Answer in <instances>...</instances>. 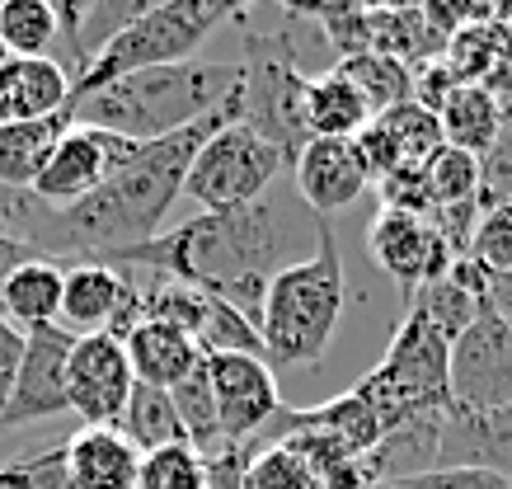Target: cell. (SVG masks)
Returning a JSON list of instances; mask_svg holds the SVG:
<instances>
[{
  "instance_id": "obj_1",
  "label": "cell",
  "mask_w": 512,
  "mask_h": 489,
  "mask_svg": "<svg viewBox=\"0 0 512 489\" xmlns=\"http://www.w3.org/2000/svg\"><path fill=\"white\" fill-rule=\"evenodd\" d=\"M282 231L268 203L231 207V212H198L193 221L141 240L132 250H118L99 264L109 269H151L156 278H174L198 287L207 297L231 301L259 325L264 292L278 273Z\"/></svg>"
},
{
  "instance_id": "obj_2",
  "label": "cell",
  "mask_w": 512,
  "mask_h": 489,
  "mask_svg": "<svg viewBox=\"0 0 512 489\" xmlns=\"http://www.w3.org/2000/svg\"><path fill=\"white\" fill-rule=\"evenodd\" d=\"M240 90V66L226 62H179L151 66L113 80L94 95L71 99V118L85 127L118 132L127 142H160L179 127L217 113Z\"/></svg>"
},
{
  "instance_id": "obj_3",
  "label": "cell",
  "mask_w": 512,
  "mask_h": 489,
  "mask_svg": "<svg viewBox=\"0 0 512 489\" xmlns=\"http://www.w3.org/2000/svg\"><path fill=\"white\" fill-rule=\"evenodd\" d=\"M343 254L329 221L315 217V254L273 273L259 311L268 367H315L329 353L343 320Z\"/></svg>"
},
{
  "instance_id": "obj_4",
  "label": "cell",
  "mask_w": 512,
  "mask_h": 489,
  "mask_svg": "<svg viewBox=\"0 0 512 489\" xmlns=\"http://www.w3.org/2000/svg\"><path fill=\"white\" fill-rule=\"evenodd\" d=\"M353 391L372 405L381 428L447 414L451 410V339L423 311L409 306L386 348V358L357 381Z\"/></svg>"
},
{
  "instance_id": "obj_5",
  "label": "cell",
  "mask_w": 512,
  "mask_h": 489,
  "mask_svg": "<svg viewBox=\"0 0 512 489\" xmlns=\"http://www.w3.org/2000/svg\"><path fill=\"white\" fill-rule=\"evenodd\" d=\"M306 85L301 76V43H296V15H282V29L249 33L245 62H240V123L278 146L282 160L296 165L301 146L311 142L306 127Z\"/></svg>"
},
{
  "instance_id": "obj_6",
  "label": "cell",
  "mask_w": 512,
  "mask_h": 489,
  "mask_svg": "<svg viewBox=\"0 0 512 489\" xmlns=\"http://www.w3.org/2000/svg\"><path fill=\"white\" fill-rule=\"evenodd\" d=\"M226 19H235V5H226V0H165V5H146L109 48L85 66V76L71 85V99L94 95V90H104L113 80L132 76V71L193 62V52Z\"/></svg>"
},
{
  "instance_id": "obj_7",
  "label": "cell",
  "mask_w": 512,
  "mask_h": 489,
  "mask_svg": "<svg viewBox=\"0 0 512 489\" xmlns=\"http://www.w3.org/2000/svg\"><path fill=\"white\" fill-rule=\"evenodd\" d=\"M282 165L287 160H282L278 146L254 137L245 123H231L198 151L184 179V193L202 212H231V207L264 203V189L278 179Z\"/></svg>"
},
{
  "instance_id": "obj_8",
  "label": "cell",
  "mask_w": 512,
  "mask_h": 489,
  "mask_svg": "<svg viewBox=\"0 0 512 489\" xmlns=\"http://www.w3.org/2000/svg\"><path fill=\"white\" fill-rule=\"evenodd\" d=\"M503 405H512V330L484 301L451 344V410L489 414Z\"/></svg>"
},
{
  "instance_id": "obj_9",
  "label": "cell",
  "mask_w": 512,
  "mask_h": 489,
  "mask_svg": "<svg viewBox=\"0 0 512 489\" xmlns=\"http://www.w3.org/2000/svg\"><path fill=\"white\" fill-rule=\"evenodd\" d=\"M137 151H141V142H127V137H118V132L71 123V132L57 142L52 160H47L43 174H38L33 198H43L47 207L80 203V198H90L99 184H109L113 174L123 170Z\"/></svg>"
},
{
  "instance_id": "obj_10",
  "label": "cell",
  "mask_w": 512,
  "mask_h": 489,
  "mask_svg": "<svg viewBox=\"0 0 512 489\" xmlns=\"http://www.w3.org/2000/svg\"><path fill=\"white\" fill-rule=\"evenodd\" d=\"M207 377H212L221 438L226 442H259L268 433V424L282 414L278 372L268 367V358L221 353V358H207Z\"/></svg>"
},
{
  "instance_id": "obj_11",
  "label": "cell",
  "mask_w": 512,
  "mask_h": 489,
  "mask_svg": "<svg viewBox=\"0 0 512 489\" xmlns=\"http://www.w3.org/2000/svg\"><path fill=\"white\" fill-rule=\"evenodd\" d=\"M137 377L127 367L123 339L113 334H80L66 363V405L85 428H113L123 414Z\"/></svg>"
},
{
  "instance_id": "obj_12",
  "label": "cell",
  "mask_w": 512,
  "mask_h": 489,
  "mask_svg": "<svg viewBox=\"0 0 512 489\" xmlns=\"http://www.w3.org/2000/svg\"><path fill=\"white\" fill-rule=\"evenodd\" d=\"M367 250L381 269L395 278L404 306L414 301L423 283H433L456 264L451 245L442 240L437 221L423 217H404V212H376L372 226H367Z\"/></svg>"
},
{
  "instance_id": "obj_13",
  "label": "cell",
  "mask_w": 512,
  "mask_h": 489,
  "mask_svg": "<svg viewBox=\"0 0 512 489\" xmlns=\"http://www.w3.org/2000/svg\"><path fill=\"white\" fill-rule=\"evenodd\" d=\"M71 348L76 334H66L62 325H43V330L24 334V358H19V377L15 395H10V410H5V428H24L38 419H57L71 414L66 405V363H71Z\"/></svg>"
},
{
  "instance_id": "obj_14",
  "label": "cell",
  "mask_w": 512,
  "mask_h": 489,
  "mask_svg": "<svg viewBox=\"0 0 512 489\" xmlns=\"http://www.w3.org/2000/svg\"><path fill=\"white\" fill-rule=\"evenodd\" d=\"M357 156L372 174V184H381L386 174L395 170H419L442 151V127H437V113H428L423 104H400L390 113H376L372 123L353 137Z\"/></svg>"
},
{
  "instance_id": "obj_15",
  "label": "cell",
  "mask_w": 512,
  "mask_h": 489,
  "mask_svg": "<svg viewBox=\"0 0 512 489\" xmlns=\"http://www.w3.org/2000/svg\"><path fill=\"white\" fill-rule=\"evenodd\" d=\"M296 193L301 203L311 207L320 221H329L334 212H343L348 203H357L362 193L372 189V174L362 165L353 142L339 137H311L296 156Z\"/></svg>"
},
{
  "instance_id": "obj_16",
  "label": "cell",
  "mask_w": 512,
  "mask_h": 489,
  "mask_svg": "<svg viewBox=\"0 0 512 489\" xmlns=\"http://www.w3.org/2000/svg\"><path fill=\"white\" fill-rule=\"evenodd\" d=\"M137 306V287L127 278V269H109V264H71L62 287V325L66 334H109L118 330V320Z\"/></svg>"
},
{
  "instance_id": "obj_17",
  "label": "cell",
  "mask_w": 512,
  "mask_h": 489,
  "mask_svg": "<svg viewBox=\"0 0 512 489\" xmlns=\"http://www.w3.org/2000/svg\"><path fill=\"white\" fill-rule=\"evenodd\" d=\"M447 466H484L512 480V405L489 414L447 410L437 438V471Z\"/></svg>"
},
{
  "instance_id": "obj_18",
  "label": "cell",
  "mask_w": 512,
  "mask_h": 489,
  "mask_svg": "<svg viewBox=\"0 0 512 489\" xmlns=\"http://www.w3.org/2000/svg\"><path fill=\"white\" fill-rule=\"evenodd\" d=\"M71 109V76L57 57H15L0 76V123H33Z\"/></svg>"
},
{
  "instance_id": "obj_19",
  "label": "cell",
  "mask_w": 512,
  "mask_h": 489,
  "mask_svg": "<svg viewBox=\"0 0 512 489\" xmlns=\"http://www.w3.org/2000/svg\"><path fill=\"white\" fill-rule=\"evenodd\" d=\"M141 452L118 428H80L66 438L71 489H137Z\"/></svg>"
},
{
  "instance_id": "obj_20",
  "label": "cell",
  "mask_w": 512,
  "mask_h": 489,
  "mask_svg": "<svg viewBox=\"0 0 512 489\" xmlns=\"http://www.w3.org/2000/svg\"><path fill=\"white\" fill-rule=\"evenodd\" d=\"M123 353H127L132 377H137L141 386H160V391H174V386L202 363L198 344H193L184 330L160 325V320H137V325L123 334Z\"/></svg>"
},
{
  "instance_id": "obj_21",
  "label": "cell",
  "mask_w": 512,
  "mask_h": 489,
  "mask_svg": "<svg viewBox=\"0 0 512 489\" xmlns=\"http://www.w3.org/2000/svg\"><path fill=\"white\" fill-rule=\"evenodd\" d=\"M437 438H442V414L386 428L381 442L362 457V466H367V475H372V489L404 485V480H414V475L437 471Z\"/></svg>"
},
{
  "instance_id": "obj_22",
  "label": "cell",
  "mask_w": 512,
  "mask_h": 489,
  "mask_svg": "<svg viewBox=\"0 0 512 489\" xmlns=\"http://www.w3.org/2000/svg\"><path fill=\"white\" fill-rule=\"evenodd\" d=\"M71 113H52V118H33V123H0V184L5 189L33 193L43 165L52 160L57 142L71 132Z\"/></svg>"
},
{
  "instance_id": "obj_23",
  "label": "cell",
  "mask_w": 512,
  "mask_h": 489,
  "mask_svg": "<svg viewBox=\"0 0 512 489\" xmlns=\"http://www.w3.org/2000/svg\"><path fill=\"white\" fill-rule=\"evenodd\" d=\"M62 287H66L62 259H47V254L29 259V264L15 269V278L5 283V297H0L5 320H10L19 334L57 325V316H62Z\"/></svg>"
},
{
  "instance_id": "obj_24",
  "label": "cell",
  "mask_w": 512,
  "mask_h": 489,
  "mask_svg": "<svg viewBox=\"0 0 512 489\" xmlns=\"http://www.w3.org/2000/svg\"><path fill=\"white\" fill-rule=\"evenodd\" d=\"M372 10V5H367ZM372 52H386L409 71H419L428 62H442L447 38H437L423 5H376L372 10Z\"/></svg>"
},
{
  "instance_id": "obj_25",
  "label": "cell",
  "mask_w": 512,
  "mask_h": 489,
  "mask_svg": "<svg viewBox=\"0 0 512 489\" xmlns=\"http://www.w3.org/2000/svg\"><path fill=\"white\" fill-rule=\"evenodd\" d=\"M367 123H372V104L362 99V90L343 76L339 66L306 85V127H311V137L353 142Z\"/></svg>"
},
{
  "instance_id": "obj_26",
  "label": "cell",
  "mask_w": 512,
  "mask_h": 489,
  "mask_svg": "<svg viewBox=\"0 0 512 489\" xmlns=\"http://www.w3.org/2000/svg\"><path fill=\"white\" fill-rule=\"evenodd\" d=\"M437 127H442V146H456L466 156H484L498 142V99L484 85H456L447 95V104L437 109Z\"/></svg>"
},
{
  "instance_id": "obj_27",
  "label": "cell",
  "mask_w": 512,
  "mask_h": 489,
  "mask_svg": "<svg viewBox=\"0 0 512 489\" xmlns=\"http://www.w3.org/2000/svg\"><path fill=\"white\" fill-rule=\"evenodd\" d=\"M113 428L137 447L141 457H146V452H160V447H174V442H188L170 391L141 386V381L132 386V395H127V405H123V414H118V424Z\"/></svg>"
},
{
  "instance_id": "obj_28",
  "label": "cell",
  "mask_w": 512,
  "mask_h": 489,
  "mask_svg": "<svg viewBox=\"0 0 512 489\" xmlns=\"http://www.w3.org/2000/svg\"><path fill=\"white\" fill-rule=\"evenodd\" d=\"M423 184L433 193L437 217H480V212H475L480 156H466V151H456V146H442V151L423 165Z\"/></svg>"
},
{
  "instance_id": "obj_29",
  "label": "cell",
  "mask_w": 512,
  "mask_h": 489,
  "mask_svg": "<svg viewBox=\"0 0 512 489\" xmlns=\"http://www.w3.org/2000/svg\"><path fill=\"white\" fill-rule=\"evenodd\" d=\"M170 400H174V410H179V424H184L188 447H193L198 457H217L221 447H226V438H221L217 395H212V377H207V358L174 386Z\"/></svg>"
},
{
  "instance_id": "obj_30",
  "label": "cell",
  "mask_w": 512,
  "mask_h": 489,
  "mask_svg": "<svg viewBox=\"0 0 512 489\" xmlns=\"http://www.w3.org/2000/svg\"><path fill=\"white\" fill-rule=\"evenodd\" d=\"M62 19L52 0H0V43L15 57H52Z\"/></svg>"
},
{
  "instance_id": "obj_31",
  "label": "cell",
  "mask_w": 512,
  "mask_h": 489,
  "mask_svg": "<svg viewBox=\"0 0 512 489\" xmlns=\"http://www.w3.org/2000/svg\"><path fill=\"white\" fill-rule=\"evenodd\" d=\"M339 71L353 80L357 90H362V99L372 104V118L376 113L400 109V104L414 99V71H409L404 62H395V57H386V52L348 57V62H339Z\"/></svg>"
},
{
  "instance_id": "obj_32",
  "label": "cell",
  "mask_w": 512,
  "mask_h": 489,
  "mask_svg": "<svg viewBox=\"0 0 512 489\" xmlns=\"http://www.w3.org/2000/svg\"><path fill=\"white\" fill-rule=\"evenodd\" d=\"M193 344H198L202 358H221V353H254V358H264L259 325L221 297H207L198 330H193Z\"/></svg>"
},
{
  "instance_id": "obj_33",
  "label": "cell",
  "mask_w": 512,
  "mask_h": 489,
  "mask_svg": "<svg viewBox=\"0 0 512 489\" xmlns=\"http://www.w3.org/2000/svg\"><path fill=\"white\" fill-rule=\"evenodd\" d=\"M137 489H207V461L188 442L146 452L137 471Z\"/></svg>"
},
{
  "instance_id": "obj_34",
  "label": "cell",
  "mask_w": 512,
  "mask_h": 489,
  "mask_svg": "<svg viewBox=\"0 0 512 489\" xmlns=\"http://www.w3.org/2000/svg\"><path fill=\"white\" fill-rule=\"evenodd\" d=\"M245 489H320L315 471L301 461L292 442H264L245 471Z\"/></svg>"
},
{
  "instance_id": "obj_35",
  "label": "cell",
  "mask_w": 512,
  "mask_h": 489,
  "mask_svg": "<svg viewBox=\"0 0 512 489\" xmlns=\"http://www.w3.org/2000/svg\"><path fill=\"white\" fill-rule=\"evenodd\" d=\"M466 259L480 264L484 273H512V198L489 207V212H480Z\"/></svg>"
},
{
  "instance_id": "obj_36",
  "label": "cell",
  "mask_w": 512,
  "mask_h": 489,
  "mask_svg": "<svg viewBox=\"0 0 512 489\" xmlns=\"http://www.w3.org/2000/svg\"><path fill=\"white\" fill-rule=\"evenodd\" d=\"M0 471H5V480L19 489H71V475H66V442L24 452L19 461L0 466Z\"/></svg>"
},
{
  "instance_id": "obj_37",
  "label": "cell",
  "mask_w": 512,
  "mask_h": 489,
  "mask_svg": "<svg viewBox=\"0 0 512 489\" xmlns=\"http://www.w3.org/2000/svg\"><path fill=\"white\" fill-rule=\"evenodd\" d=\"M395 489H512V480L498 471H484V466H447V471L414 475Z\"/></svg>"
},
{
  "instance_id": "obj_38",
  "label": "cell",
  "mask_w": 512,
  "mask_h": 489,
  "mask_svg": "<svg viewBox=\"0 0 512 489\" xmlns=\"http://www.w3.org/2000/svg\"><path fill=\"white\" fill-rule=\"evenodd\" d=\"M19 358H24V334L0 320V424H5V410H10V395H15V377H19Z\"/></svg>"
},
{
  "instance_id": "obj_39",
  "label": "cell",
  "mask_w": 512,
  "mask_h": 489,
  "mask_svg": "<svg viewBox=\"0 0 512 489\" xmlns=\"http://www.w3.org/2000/svg\"><path fill=\"white\" fill-rule=\"evenodd\" d=\"M29 259H38V250H29V245H19V240L0 236V297H5V283L15 278V269H24ZM0 320H5V306H0Z\"/></svg>"
},
{
  "instance_id": "obj_40",
  "label": "cell",
  "mask_w": 512,
  "mask_h": 489,
  "mask_svg": "<svg viewBox=\"0 0 512 489\" xmlns=\"http://www.w3.org/2000/svg\"><path fill=\"white\" fill-rule=\"evenodd\" d=\"M484 301H489V311H494V316L512 330V273H489Z\"/></svg>"
},
{
  "instance_id": "obj_41",
  "label": "cell",
  "mask_w": 512,
  "mask_h": 489,
  "mask_svg": "<svg viewBox=\"0 0 512 489\" xmlns=\"http://www.w3.org/2000/svg\"><path fill=\"white\" fill-rule=\"evenodd\" d=\"M10 62H15V52H10L5 43H0V76H5V66H10Z\"/></svg>"
},
{
  "instance_id": "obj_42",
  "label": "cell",
  "mask_w": 512,
  "mask_h": 489,
  "mask_svg": "<svg viewBox=\"0 0 512 489\" xmlns=\"http://www.w3.org/2000/svg\"><path fill=\"white\" fill-rule=\"evenodd\" d=\"M0 489H19V485H10V480H5V471H0Z\"/></svg>"
},
{
  "instance_id": "obj_43",
  "label": "cell",
  "mask_w": 512,
  "mask_h": 489,
  "mask_svg": "<svg viewBox=\"0 0 512 489\" xmlns=\"http://www.w3.org/2000/svg\"><path fill=\"white\" fill-rule=\"evenodd\" d=\"M381 489H395V485H381Z\"/></svg>"
}]
</instances>
